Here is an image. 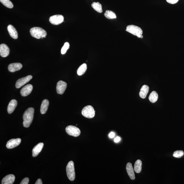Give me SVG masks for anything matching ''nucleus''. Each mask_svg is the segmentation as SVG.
Returning a JSON list of instances; mask_svg holds the SVG:
<instances>
[{"label":"nucleus","instance_id":"f257e3e1","mask_svg":"<svg viewBox=\"0 0 184 184\" xmlns=\"http://www.w3.org/2000/svg\"><path fill=\"white\" fill-rule=\"evenodd\" d=\"M34 108H28L23 115V125L25 128H28L32 123L34 118Z\"/></svg>","mask_w":184,"mask_h":184},{"label":"nucleus","instance_id":"f03ea898","mask_svg":"<svg viewBox=\"0 0 184 184\" xmlns=\"http://www.w3.org/2000/svg\"><path fill=\"white\" fill-rule=\"evenodd\" d=\"M30 32L32 37L37 39L46 38L47 33L46 30L39 27H34L30 29Z\"/></svg>","mask_w":184,"mask_h":184},{"label":"nucleus","instance_id":"7ed1b4c3","mask_svg":"<svg viewBox=\"0 0 184 184\" xmlns=\"http://www.w3.org/2000/svg\"><path fill=\"white\" fill-rule=\"evenodd\" d=\"M67 176L70 180L73 181L75 177V166L73 161H70L68 163L66 167Z\"/></svg>","mask_w":184,"mask_h":184},{"label":"nucleus","instance_id":"20e7f679","mask_svg":"<svg viewBox=\"0 0 184 184\" xmlns=\"http://www.w3.org/2000/svg\"><path fill=\"white\" fill-rule=\"evenodd\" d=\"M126 30L132 35L137 36L138 38H140L142 35L143 32L140 27L134 25H128L127 26Z\"/></svg>","mask_w":184,"mask_h":184},{"label":"nucleus","instance_id":"39448f33","mask_svg":"<svg viewBox=\"0 0 184 184\" xmlns=\"http://www.w3.org/2000/svg\"><path fill=\"white\" fill-rule=\"evenodd\" d=\"M82 115L86 118H94L95 115V111L93 107L91 106H88L84 107L82 111Z\"/></svg>","mask_w":184,"mask_h":184},{"label":"nucleus","instance_id":"423d86ee","mask_svg":"<svg viewBox=\"0 0 184 184\" xmlns=\"http://www.w3.org/2000/svg\"><path fill=\"white\" fill-rule=\"evenodd\" d=\"M66 131L68 135L74 137H78L80 134V129L73 125H69L66 128Z\"/></svg>","mask_w":184,"mask_h":184},{"label":"nucleus","instance_id":"0eeeda50","mask_svg":"<svg viewBox=\"0 0 184 184\" xmlns=\"http://www.w3.org/2000/svg\"><path fill=\"white\" fill-rule=\"evenodd\" d=\"M64 20V17L61 15H55L50 17V22L52 24L57 25L61 24Z\"/></svg>","mask_w":184,"mask_h":184},{"label":"nucleus","instance_id":"6e6552de","mask_svg":"<svg viewBox=\"0 0 184 184\" xmlns=\"http://www.w3.org/2000/svg\"><path fill=\"white\" fill-rule=\"evenodd\" d=\"M32 78V75H29L26 77H22V78L18 79L16 82L15 86L17 88H20L22 86L30 81Z\"/></svg>","mask_w":184,"mask_h":184},{"label":"nucleus","instance_id":"1a4fd4ad","mask_svg":"<svg viewBox=\"0 0 184 184\" xmlns=\"http://www.w3.org/2000/svg\"><path fill=\"white\" fill-rule=\"evenodd\" d=\"M67 87L66 82L60 80L57 82L56 86V91L57 94H62L65 92Z\"/></svg>","mask_w":184,"mask_h":184},{"label":"nucleus","instance_id":"9d476101","mask_svg":"<svg viewBox=\"0 0 184 184\" xmlns=\"http://www.w3.org/2000/svg\"><path fill=\"white\" fill-rule=\"evenodd\" d=\"M21 142V139L19 138L11 139L7 142L6 147L8 149L13 148L19 145Z\"/></svg>","mask_w":184,"mask_h":184},{"label":"nucleus","instance_id":"9b49d317","mask_svg":"<svg viewBox=\"0 0 184 184\" xmlns=\"http://www.w3.org/2000/svg\"><path fill=\"white\" fill-rule=\"evenodd\" d=\"M33 89V86L31 84H29L22 88L20 93L23 97L28 96L31 93Z\"/></svg>","mask_w":184,"mask_h":184},{"label":"nucleus","instance_id":"f8f14e48","mask_svg":"<svg viewBox=\"0 0 184 184\" xmlns=\"http://www.w3.org/2000/svg\"><path fill=\"white\" fill-rule=\"evenodd\" d=\"M10 53V49L6 44H2L0 45V55L3 57L8 56Z\"/></svg>","mask_w":184,"mask_h":184},{"label":"nucleus","instance_id":"ddd939ff","mask_svg":"<svg viewBox=\"0 0 184 184\" xmlns=\"http://www.w3.org/2000/svg\"><path fill=\"white\" fill-rule=\"evenodd\" d=\"M22 67V65L20 63H11L9 65L8 69L9 71L11 73L19 71L21 69Z\"/></svg>","mask_w":184,"mask_h":184},{"label":"nucleus","instance_id":"4468645a","mask_svg":"<svg viewBox=\"0 0 184 184\" xmlns=\"http://www.w3.org/2000/svg\"><path fill=\"white\" fill-rule=\"evenodd\" d=\"M15 180V177L13 175H7L3 178L1 182L2 184H13Z\"/></svg>","mask_w":184,"mask_h":184},{"label":"nucleus","instance_id":"2eb2a0df","mask_svg":"<svg viewBox=\"0 0 184 184\" xmlns=\"http://www.w3.org/2000/svg\"><path fill=\"white\" fill-rule=\"evenodd\" d=\"M126 168L127 172L131 179L135 180V175L131 163H127Z\"/></svg>","mask_w":184,"mask_h":184},{"label":"nucleus","instance_id":"dca6fc26","mask_svg":"<svg viewBox=\"0 0 184 184\" xmlns=\"http://www.w3.org/2000/svg\"><path fill=\"white\" fill-rule=\"evenodd\" d=\"M44 144L40 142L34 147L32 150V156L34 157H36L41 152L44 147Z\"/></svg>","mask_w":184,"mask_h":184},{"label":"nucleus","instance_id":"f3484780","mask_svg":"<svg viewBox=\"0 0 184 184\" xmlns=\"http://www.w3.org/2000/svg\"><path fill=\"white\" fill-rule=\"evenodd\" d=\"M7 30L9 35L13 39H16L18 38V33L16 29L13 25H9L8 26Z\"/></svg>","mask_w":184,"mask_h":184},{"label":"nucleus","instance_id":"a211bd4d","mask_svg":"<svg viewBox=\"0 0 184 184\" xmlns=\"http://www.w3.org/2000/svg\"><path fill=\"white\" fill-rule=\"evenodd\" d=\"M17 104V101L15 100H12L10 101L7 108L8 112L9 114H11L14 111L16 107Z\"/></svg>","mask_w":184,"mask_h":184},{"label":"nucleus","instance_id":"6ab92c4d","mask_svg":"<svg viewBox=\"0 0 184 184\" xmlns=\"http://www.w3.org/2000/svg\"><path fill=\"white\" fill-rule=\"evenodd\" d=\"M149 87L147 85H144L140 89L139 95L142 99H145L146 97L149 90Z\"/></svg>","mask_w":184,"mask_h":184},{"label":"nucleus","instance_id":"aec40b11","mask_svg":"<svg viewBox=\"0 0 184 184\" xmlns=\"http://www.w3.org/2000/svg\"><path fill=\"white\" fill-rule=\"evenodd\" d=\"M49 104V101L45 99L41 104L40 111L41 114H44L47 111Z\"/></svg>","mask_w":184,"mask_h":184},{"label":"nucleus","instance_id":"412c9836","mask_svg":"<svg viewBox=\"0 0 184 184\" xmlns=\"http://www.w3.org/2000/svg\"><path fill=\"white\" fill-rule=\"evenodd\" d=\"M142 162L140 160H137L135 162L134 166V170L137 173H140L142 171Z\"/></svg>","mask_w":184,"mask_h":184},{"label":"nucleus","instance_id":"4be33fe9","mask_svg":"<svg viewBox=\"0 0 184 184\" xmlns=\"http://www.w3.org/2000/svg\"><path fill=\"white\" fill-rule=\"evenodd\" d=\"M87 69V66L86 63H83L79 67L77 70V74L79 76L83 75Z\"/></svg>","mask_w":184,"mask_h":184},{"label":"nucleus","instance_id":"5701e85b","mask_svg":"<svg viewBox=\"0 0 184 184\" xmlns=\"http://www.w3.org/2000/svg\"><path fill=\"white\" fill-rule=\"evenodd\" d=\"M93 8L96 11L101 13L103 11L102 5L99 2H94L92 5Z\"/></svg>","mask_w":184,"mask_h":184},{"label":"nucleus","instance_id":"b1692460","mask_svg":"<svg viewBox=\"0 0 184 184\" xmlns=\"http://www.w3.org/2000/svg\"><path fill=\"white\" fill-rule=\"evenodd\" d=\"M158 94L155 91L151 92L149 97V100L152 103H155L158 100Z\"/></svg>","mask_w":184,"mask_h":184},{"label":"nucleus","instance_id":"393cba45","mask_svg":"<svg viewBox=\"0 0 184 184\" xmlns=\"http://www.w3.org/2000/svg\"><path fill=\"white\" fill-rule=\"evenodd\" d=\"M104 16L109 19H113L117 18L116 15L113 11L107 10L104 13Z\"/></svg>","mask_w":184,"mask_h":184},{"label":"nucleus","instance_id":"a878e982","mask_svg":"<svg viewBox=\"0 0 184 184\" xmlns=\"http://www.w3.org/2000/svg\"><path fill=\"white\" fill-rule=\"evenodd\" d=\"M1 2L5 7L9 8H13V5L10 0H0Z\"/></svg>","mask_w":184,"mask_h":184},{"label":"nucleus","instance_id":"bb28decb","mask_svg":"<svg viewBox=\"0 0 184 184\" xmlns=\"http://www.w3.org/2000/svg\"><path fill=\"white\" fill-rule=\"evenodd\" d=\"M70 47V44L68 42L65 43L64 46H63L61 49V53L62 54H65L67 52V51L69 49Z\"/></svg>","mask_w":184,"mask_h":184},{"label":"nucleus","instance_id":"cd10ccee","mask_svg":"<svg viewBox=\"0 0 184 184\" xmlns=\"http://www.w3.org/2000/svg\"><path fill=\"white\" fill-rule=\"evenodd\" d=\"M184 154V152L183 151L177 150L173 152V156L175 158H180L183 156Z\"/></svg>","mask_w":184,"mask_h":184},{"label":"nucleus","instance_id":"c85d7f7f","mask_svg":"<svg viewBox=\"0 0 184 184\" xmlns=\"http://www.w3.org/2000/svg\"><path fill=\"white\" fill-rule=\"evenodd\" d=\"M29 182V179L28 178H25L22 180L20 184H28Z\"/></svg>","mask_w":184,"mask_h":184},{"label":"nucleus","instance_id":"c756f323","mask_svg":"<svg viewBox=\"0 0 184 184\" xmlns=\"http://www.w3.org/2000/svg\"><path fill=\"white\" fill-rule=\"evenodd\" d=\"M179 0H166L167 2L170 4H174L177 3Z\"/></svg>","mask_w":184,"mask_h":184},{"label":"nucleus","instance_id":"7c9ffc66","mask_svg":"<svg viewBox=\"0 0 184 184\" xmlns=\"http://www.w3.org/2000/svg\"><path fill=\"white\" fill-rule=\"evenodd\" d=\"M115 134L114 132H112L109 134V137L110 138H113L114 137Z\"/></svg>","mask_w":184,"mask_h":184},{"label":"nucleus","instance_id":"2f4dec72","mask_svg":"<svg viewBox=\"0 0 184 184\" xmlns=\"http://www.w3.org/2000/svg\"><path fill=\"white\" fill-rule=\"evenodd\" d=\"M120 139H121V138H120L119 137H117L114 139V142H119L120 141Z\"/></svg>","mask_w":184,"mask_h":184},{"label":"nucleus","instance_id":"473e14b6","mask_svg":"<svg viewBox=\"0 0 184 184\" xmlns=\"http://www.w3.org/2000/svg\"><path fill=\"white\" fill-rule=\"evenodd\" d=\"M35 184H43L42 180L40 179H39L37 180L36 182L35 183Z\"/></svg>","mask_w":184,"mask_h":184},{"label":"nucleus","instance_id":"72a5a7b5","mask_svg":"<svg viewBox=\"0 0 184 184\" xmlns=\"http://www.w3.org/2000/svg\"><path fill=\"white\" fill-rule=\"evenodd\" d=\"M140 38H143V36L142 35L141 36Z\"/></svg>","mask_w":184,"mask_h":184}]
</instances>
